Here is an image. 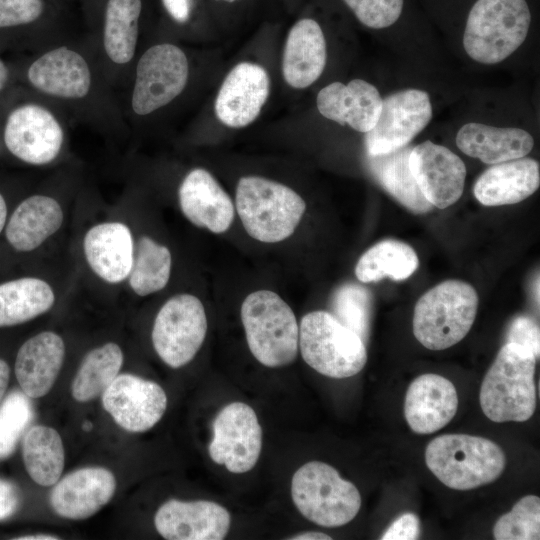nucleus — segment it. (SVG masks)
Instances as JSON below:
<instances>
[{"label":"nucleus","mask_w":540,"mask_h":540,"mask_svg":"<svg viewBox=\"0 0 540 540\" xmlns=\"http://www.w3.org/2000/svg\"><path fill=\"white\" fill-rule=\"evenodd\" d=\"M209 456L218 465L235 474L250 471L262 448V429L252 407L232 402L223 407L212 424Z\"/></svg>","instance_id":"obj_11"},{"label":"nucleus","mask_w":540,"mask_h":540,"mask_svg":"<svg viewBox=\"0 0 540 540\" xmlns=\"http://www.w3.org/2000/svg\"><path fill=\"white\" fill-rule=\"evenodd\" d=\"M189 76L185 53L170 43L150 47L139 59L131 105L147 115L167 105L184 90Z\"/></svg>","instance_id":"obj_10"},{"label":"nucleus","mask_w":540,"mask_h":540,"mask_svg":"<svg viewBox=\"0 0 540 540\" xmlns=\"http://www.w3.org/2000/svg\"><path fill=\"white\" fill-rule=\"evenodd\" d=\"M65 356L63 339L51 331L28 339L19 349L15 375L22 391L30 398H40L52 388Z\"/></svg>","instance_id":"obj_24"},{"label":"nucleus","mask_w":540,"mask_h":540,"mask_svg":"<svg viewBox=\"0 0 540 540\" xmlns=\"http://www.w3.org/2000/svg\"><path fill=\"white\" fill-rule=\"evenodd\" d=\"M141 0H108L103 42L106 54L117 64L129 62L135 53Z\"/></svg>","instance_id":"obj_33"},{"label":"nucleus","mask_w":540,"mask_h":540,"mask_svg":"<svg viewBox=\"0 0 540 540\" xmlns=\"http://www.w3.org/2000/svg\"><path fill=\"white\" fill-rule=\"evenodd\" d=\"M23 461L27 473L41 486H52L60 478L65 452L59 433L47 426L31 427L23 439Z\"/></svg>","instance_id":"obj_31"},{"label":"nucleus","mask_w":540,"mask_h":540,"mask_svg":"<svg viewBox=\"0 0 540 540\" xmlns=\"http://www.w3.org/2000/svg\"><path fill=\"white\" fill-rule=\"evenodd\" d=\"M333 315L364 341L368 339L372 297L363 286L347 283L340 286L332 300Z\"/></svg>","instance_id":"obj_36"},{"label":"nucleus","mask_w":540,"mask_h":540,"mask_svg":"<svg viewBox=\"0 0 540 540\" xmlns=\"http://www.w3.org/2000/svg\"><path fill=\"white\" fill-rule=\"evenodd\" d=\"M171 253L169 249L147 236L137 242L129 284L139 296H147L163 289L170 278Z\"/></svg>","instance_id":"obj_35"},{"label":"nucleus","mask_w":540,"mask_h":540,"mask_svg":"<svg viewBox=\"0 0 540 540\" xmlns=\"http://www.w3.org/2000/svg\"><path fill=\"white\" fill-rule=\"evenodd\" d=\"M530 24L526 0H477L467 17L463 47L476 62H502L525 41Z\"/></svg>","instance_id":"obj_4"},{"label":"nucleus","mask_w":540,"mask_h":540,"mask_svg":"<svg viewBox=\"0 0 540 540\" xmlns=\"http://www.w3.org/2000/svg\"><path fill=\"white\" fill-rule=\"evenodd\" d=\"M327 59L326 40L320 25L303 18L290 29L283 51L285 82L296 89L313 84L322 74Z\"/></svg>","instance_id":"obj_23"},{"label":"nucleus","mask_w":540,"mask_h":540,"mask_svg":"<svg viewBox=\"0 0 540 540\" xmlns=\"http://www.w3.org/2000/svg\"><path fill=\"white\" fill-rule=\"evenodd\" d=\"M270 93V78L260 65L241 62L225 77L215 100V113L224 125L243 128L260 114Z\"/></svg>","instance_id":"obj_16"},{"label":"nucleus","mask_w":540,"mask_h":540,"mask_svg":"<svg viewBox=\"0 0 540 540\" xmlns=\"http://www.w3.org/2000/svg\"><path fill=\"white\" fill-rule=\"evenodd\" d=\"M43 9L42 0H0V28L34 22Z\"/></svg>","instance_id":"obj_40"},{"label":"nucleus","mask_w":540,"mask_h":540,"mask_svg":"<svg viewBox=\"0 0 540 540\" xmlns=\"http://www.w3.org/2000/svg\"><path fill=\"white\" fill-rule=\"evenodd\" d=\"M540 185V167L532 158H518L494 164L476 180L473 193L484 206L519 203Z\"/></svg>","instance_id":"obj_25"},{"label":"nucleus","mask_w":540,"mask_h":540,"mask_svg":"<svg viewBox=\"0 0 540 540\" xmlns=\"http://www.w3.org/2000/svg\"><path fill=\"white\" fill-rule=\"evenodd\" d=\"M23 391H13L0 403V459L10 456L34 417L31 401Z\"/></svg>","instance_id":"obj_38"},{"label":"nucleus","mask_w":540,"mask_h":540,"mask_svg":"<svg viewBox=\"0 0 540 540\" xmlns=\"http://www.w3.org/2000/svg\"><path fill=\"white\" fill-rule=\"evenodd\" d=\"M4 142L8 150L24 162L42 165L53 161L63 143V130L47 109L27 104L8 116Z\"/></svg>","instance_id":"obj_15"},{"label":"nucleus","mask_w":540,"mask_h":540,"mask_svg":"<svg viewBox=\"0 0 540 540\" xmlns=\"http://www.w3.org/2000/svg\"><path fill=\"white\" fill-rule=\"evenodd\" d=\"M408 164L420 191L433 207L447 208L462 196L465 164L445 146L429 140L420 143L412 147Z\"/></svg>","instance_id":"obj_14"},{"label":"nucleus","mask_w":540,"mask_h":540,"mask_svg":"<svg viewBox=\"0 0 540 540\" xmlns=\"http://www.w3.org/2000/svg\"><path fill=\"white\" fill-rule=\"evenodd\" d=\"M356 18L372 29L393 25L400 17L404 0H343Z\"/></svg>","instance_id":"obj_39"},{"label":"nucleus","mask_w":540,"mask_h":540,"mask_svg":"<svg viewBox=\"0 0 540 540\" xmlns=\"http://www.w3.org/2000/svg\"><path fill=\"white\" fill-rule=\"evenodd\" d=\"M478 304L476 290L464 281L452 279L436 285L415 305V338L430 350H444L457 344L470 331Z\"/></svg>","instance_id":"obj_5"},{"label":"nucleus","mask_w":540,"mask_h":540,"mask_svg":"<svg viewBox=\"0 0 540 540\" xmlns=\"http://www.w3.org/2000/svg\"><path fill=\"white\" fill-rule=\"evenodd\" d=\"M104 409L129 432H144L159 422L167 407L163 388L132 374H121L102 394Z\"/></svg>","instance_id":"obj_13"},{"label":"nucleus","mask_w":540,"mask_h":540,"mask_svg":"<svg viewBox=\"0 0 540 540\" xmlns=\"http://www.w3.org/2000/svg\"><path fill=\"white\" fill-rule=\"evenodd\" d=\"M116 479L103 467H85L67 474L55 483L50 504L56 514L71 520L86 519L97 513L114 495Z\"/></svg>","instance_id":"obj_18"},{"label":"nucleus","mask_w":540,"mask_h":540,"mask_svg":"<svg viewBox=\"0 0 540 540\" xmlns=\"http://www.w3.org/2000/svg\"><path fill=\"white\" fill-rule=\"evenodd\" d=\"M539 326L528 316H518L510 324L507 342L517 343L530 349L536 358L540 354Z\"/></svg>","instance_id":"obj_41"},{"label":"nucleus","mask_w":540,"mask_h":540,"mask_svg":"<svg viewBox=\"0 0 540 540\" xmlns=\"http://www.w3.org/2000/svg\"><path fill=\"white\" fill-rule=\"evenodd\" d=\"M431 118L432 105L426 91L405 89L388 95L377 123L365 133L368 155H383L408 145Z\"/></svg>","instance_id":"obj_12"},{"label":"nucleus","mask_w":540,"mask_h":540,"mask_svg":"<svg viewBox=\"0 0 540 540\" xmlns=\"http://www.w3.org/2000/svg\"><path fill=\"white\" fill-rule=\"evenodd\" d=\"M62 222L63 211L54 198L34 195L23 200L14 210L5 234L14 249L28 252L53 235Z\"/></svg>","instance_id":"obj_28"},{"label":"nucleus","mask_w":540,"mask_h":540,"mask_svg":"<svg viewBox=\"0 0 540 540\" xmlns=\"http://www.w3.org/2000/svg\"><path fill=\"white\" fill-rule=\"evenodd\" d=\"M458 407L456 388L447 378L423 374L409 385L404 402V416L417 434H431L446 426Z\"/></svg>","instance_id":"obj_19"},{"label":"nucleus","mask_w":540,"mask_h":540,"mask_svg":"<svg viewBox=\"0 0 540 540\" xmlns=\"http://www.w3.org/2000/svg\"><path fill=\"white\" fill-rule=\"evenodd\" d=\"M287 539H290V540H331L332 537L322 532L307 531V532L295 534L292 537H288Z\"/></svg>","instance_id":"obj_46"},{"label":"nucleus","mask_w":540,"mask_h":540,"mask_svg":"<svg viewBox=\"0 0 540 540\" xmlns=\"http://www.w3.org/2000/svg\"><path fill=\"white\" fill-rule=\"evenodd\" d=\"M536 356L527 347L507 342L499 350L480 388L479 401L493 422H525L536 409Z\"/></svg>","instance_id":"obj_1"},{"label":"nucleus","mask_w":540,"mask_h":540,"mask_svg":"<svg viewBox=\"0 0 540 540\" xmlns=\"http://www.w3.org/2000/svg\"><path fill=\"white\" fill-rule=\"evenodd\" d=\"M411 149L406 145L387 154L368 155L369 165L377 181L394 199L415 214H425L433 205L424 197L409 169Z\"/></svg>","instance_id":"obj_29"},{"label":"nucleus","mask_w":540,"mask_h":540,"mask_svg":"<svg viewBox=\"0 0 540 540\" xmlns=\"http://www.w3.org/2000/svg\"><path fill=\"white\" fill-rule=\"evenodd\" d=\"M27 75L36 89L56 97L83 98L91 86V73L85 59L64 46L35 60Z\"/></svg>","instance_id":"obj_22"},{"label":"nucleus","mask_w":540,"mask_h":540,"mask_svg":"<svg viewBox=\"0 0 540 540\" xmlns=\"http://www.w3.org/2000/svg\"><path fill=\"white\" fill-rule=\"evenodd\" d=\"M418 265V256L410 245L388 239L373 245L359 258L355 275L363 283L385 277L401 281L410 277Z\"/></svg>","instance_id":"obj_32"},{"label":"nucleus","mask_w":540,"mask_h":540,"mask_svg":"<svg viewBox=\"0 0 540 540\" xmlns=\"http://www.w3.org/2000/svg\"><path fill=\"white\" fill-rule=\"evenodd\" d=\"M207 317L202 302L191 294H178L159 310L152 329V343L161 360L171 368L189 363L202 346Z\"/></svg>","instance_id":"obj_9"},{"label":"nucleus","mask_w":540,"mask_h":540,"mask_svg":"<svg viewBox=\"0 0 540 540\" xmlns=\"http://www.w3.org/2000/svg\"><path fill=\"white\" fill-rule=\"evenodd\" d=\"M291 497L299 512L323 527H339L358 514L361 496L357 487L340 477L331 465L311 461L293 475Z\"/></svg>","instance_id":"obj_7"},{"label":"nucleus","mask_w":540,"mask_h":540,"mask_svg":"<svg viewBox=\"0 0 540 540\" xmlns=\"http://www.w3.org/2000/svg\"><path fill=\"white\" fill-rule=\"evenodd\" d=\"M299 348L304 361L330 378L358 374L367 362L364 341L340 323L333 314L313 311L301 319Z\"/></svg>","instance_id":"obj_8"},{"label":"nucleus","mask_w":540,"mask_h":540,"mask_svg":"<svg viewBox=\"0 0 540 540\" xmlns=\"http://www.w3.org/2000/svg\"><path fill=\"white\" fill-rule=\"evenodd\" d=\"M9 377H10L9 365L3 359H0V403L7 389Z\"/></svg>","instance_id":"obj_45"},{"label":"nucleus","mask_w":540,"mask_h":540,"mask_svg":"<svg viewBox=\"0 0 540 540\" xmlns=\"http://www.w3.org/2000/svg\"><path fill=\"white\" fill-rule=\"evenodd\" d=\"M17 540H57L59 537L50 534L26 535L15 538Z\"/></svg>","instance_id":"obj_47"},{"label":"nucleus","mask_w":540,"mask_h":540,"mask_svg":"<svg viewBox=\"0 0 540 540\" xmlns=\"http://www.w3.org/2000/svg\"><path fill=\"white\" fill-rule=\"evenodd\" d=\"M419 519L414 513L400 515L383 533L382 540H414L419 535Z\"/></svg>","instance_id":"obj_42"},{"label":"nucleus","mask_w":540,"mask_h":540,"mask_svg":"<svg viewBox=\"0 0 540 540\" xmlns=\"http://www.w3.org/2000/svg\"><path fill=\"white\" fill-rule=\"evenodd\" d=\"M123 364V353L116 343H106L91 350L73 379L71 393L78 402H88L100 395L117 377Z\"/></svg>","instance_id":"obj_34"},{"label":"nucleus","mask_w":540,"mask_h":540,"mask_svg":"<svg viewBox=\"0 0 540 540\" xmlns=\"http://www.w3.org/2000/svg\"><path fill=\"white\" fill-rule=\"evenodd\" d=\"M457 147L466 155L486 164H498L530 153L534 146L532 135L514 127H494L471 122L464 124L456 135Z\"/></svg>","instance_id":"obj_27"},{"label":"nucleus","mask_w":540,"mask_h":540,"mask_svg":"<svg viewBox=\"0 0 540 540\" xmlns=\"http://www.w3.org/2000/svg\"><path fill=\"white\" fill-rule=\"evenodd\" d=\"M8 79V69L0 59V90L5 86Z\"/></svg>","instance_id":"obj_49"},{"label":"nucleus","mask_w":540,"mask_h":540,"mask_svg":"<svg viewBox=\"0 0 540 540\" xmlns=\"http://www.w3.org/2000/svg\"><path fill=\"white\" fill-rule=\"evenodd\" d=\"M83 245L90 268L101 279L118 283L129 276L134 245L125 224L109 222L95 225L86 233Z\"/></svg>","instance_id":"obj_26"},{"label":"nucleus","mask_w":540,"mask_h":540,"mask_svg":"<svg viewBox=\"0 0 540 540\" xmlns=\"http://www.w3.org/2000/svg\"><path fill=\"white\" fill-rule=\"evenodd\" d=\"M179 204L194 225L219 234L234 219V205L217 180L205 169L191 170L179 187Z\"/></svg>","instance_id":"obj_21"},{"label":"nucleus","mask_w":540,"mask_h":540,"mask_svg":"<svg viewBox=\"0 0 540 540\" xmlns=\"http://www.w3.org/2000/svg\"><path fill=\"white\" fill-rule=\"evenodd\" d=\"M496 540H538L540 538V499L526 495L503 514L493 527Z\"/></svg>","instance_id":"obj_37"},{"label":"nucleus","mask_w":540,"mask_h":540,"mask_svg":"<svg viewBox=\"0 0 540 540\" xmlns=\"http://www.w3.org/2000/svg\"><path fill=\"white\" fill-rule=\"evenodd\" d=\"M217 1H225V2H229V3H230V2H234V1H236V0H217Z\"/></svg>","instance_id":"obj_50"},{"label":"nucleus","mask_w":540,"mask_h":540,"mask_svg":"<svg viewBox=\"0 0 540 540\" xmlns=\"http://www.w3.org/2000/svg\"><path fill=\"white\" fill-rule=\"evenodd\" d=\"M21 504L18 487L7 480L0 479V521L11 517Z\"/></svg>","instance_id":"obj_43"},{"label":"nucleus","mask_w":540,"mask_h":540,"mask_svg":"<svg viewBox=\"0 0 540 540\" xmlns=\"http://www.w3.org/2000/svg\"><path fill=\"white\" fill-rule=\"evenodd\" d=\"M235 200L246 232L264 243L290 237L306 210L305 201L293 189L259 176L240 178Z\"/></svg>","instance_id":"obj_3"},{"label":"nucleus","mask_w":540,"mask_h":540,"mask_svg":"<svg viewBox=\"0 0 540 540\" xmlns=\"http://www.w3.org/2000/svg\"><path fill=\"white\" fill-rule=\"evenodd\" d=\"M425 462L445 486L471 490L494 482L503 473L506 457L493 441L468 434H444L426 447Z\"/></svg>","instance_id":"obj_2"},{"label":"nucleus","mask_w":540,"mask_h":540,"mask_svg":"<svg viewBox=\"0 0 540 540\" xmlns=\"http://www.w3.org/2000/svg\"><path fill=\"white\" fill-rule=\"evenodd\" d=\"M7 216V206L3 196L0 194V233L3 230Z\"/></svg>","instance_id":"obj_48"},{"label":"nucleus","mask_w":540,"mask_h":540,"mask_svg":"<svg viewBox=\"0 0 540 540\" xmlns=\"http://www.w3.org/2000/svg\"><path fill=\"white\" fill-rule=\"evenodd\" d=\"M382 102L378 89L362 79L347 84L333 82L323 87L316 99L322 116L362 133L369 132L377 123Z\"/></svg>","instance_id":"obj_20"},{"label":"nucleus","mask_w":540,"mask_h":540,"mask_svg":"<svg viewBox=\"0 0 540 540\" xmlns=\"http://www.w3.org/2000/svg\"><path fill=\"white\" fill-rule=\"evenodd\" d=\"M50 285L38 278L26 277L0 284V327L29 321L54 304Z\"/></svg>","instance_id":"obj_30"},{"label":"nucleus","mask_w":540,"mask_h":540,"mask_svg":"<svg viewBox=\"0 0 540 540\" xmlns=\"http://www.w3.org/2000/svg\"><path fill=\"white\" fill-rule=\"evenodd\" d=\"M193 0H162L168 14L177 22H186L192 10Z\"/></svg>","instance_id":"obj_44"},{"label":"nucleus","mask_w":540,"mask_h":540,"mask_svg":"<svg viewBox=\"0 0 540 540\" xmlns=\"http://www.w3.org/2000/svg\"><path fill=\"white\" fill-rule=\"evenodd\" d=\"M154 524L168 540H221L229 531L231 517L213 501L170 499L157 510Z\"/></svg>","instance_id":"obj_17"},{"label":"nucleus","mask_w":540,"mask_h":540,"mask_svg":"<svg viewBox=\"0 0 540 540\" xmlns=\"http://www.w3.org/2000/svg\"><path fill=\"white\" fill-rule=\"evenodd\" d=\"M248 347L258 362L276 368L292 363L299 348V326L290 306L275 292L249 294L241 306Z\"/></svg>","instance_id":"obj_6"}]
</instances>
